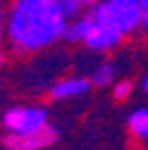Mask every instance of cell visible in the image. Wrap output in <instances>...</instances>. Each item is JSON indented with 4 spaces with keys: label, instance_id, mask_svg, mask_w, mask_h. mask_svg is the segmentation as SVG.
Here are the masks:
<instances>
[{
    "label": "cell",
    "instance_id": "cell-7",
    "mask_svg": "<svg viewBox=\"0 0 148 150\" xmlns=\"http://www.w3.org/2000/svg\"><path fill=\"white\" fill-rule=\"evenodd\" d=\"M127 126L136 141L148 145V107H134L127 117Z\"/></svg>",
    "mask_w": 148,
    "mask_h": 150
},
{
    "label": "cell",
    "instance_id": "cell-6",
    "mask_svg": "<svg viewBox=\"0 0 148 150\" xmlns=\"http://www.w3.org/2000/svg\"><path fill=\"white\" fill-rule=\"evenodd\" d=\"M88 79L93 83V88H107L120 79V69H117V64L112 60H100L88 71Z\"/></svg>",
    "mask_w": 148,
    "mask_h": 150
},
{
    "label": "cell",
    "instance_id": "cell-4",
    "mask_svg": "<svg viewBox=\"0 0 148 150\" xmlns=\"http://www.w3.org/2000/svg\"><path fill=\"white\" fill-rule=\"evenodd\" d=\"M91 88H93V83H91L88 74H67V76H60L58 81L48 86L46 96L53 103H72V100L86 98Z\"/></svg>",
    "mask_w": 148,
    "mask_h": 150
},
{
    "label": "cell",
    "instance_id": "cell-12",
    "mask_svg": "<svg viewBox=\"0 0 148 150\" xmlns=\"http://www.w3.org/2000/svg\"><path fill=\"white\" fill-rule=\"evenodd\" d=\"M141 31L148 33V0L143 3V22H141Z\"/></svg>",
    "mask_w": 148,
    "mask_h": 150
},
{
    "label": "cell",
    "instance_id": "cell-14",
    "mask_svg": "<svg viewBox=\"0 0 148 150\" xmlns=\"http://www.w3.org/2000/svg\"><path fill=\"white\" fill-rule=\"evenodd\" d=\"M139 86H141V91H143V96H148V71L141 76V81H139Z\"/></svg>",
    "mask_w": 148,
    "mask_h": 150
},
{
    "label": "cell",
    "instance_id": "cell-11",
    "mask_svg": "<svg viewBox=\"0 0 148 150\" xmlns=\"http://www.w3.org/2000/svg\"><path fill=\"white\" fill-rule=\"evenodd\" d=\"M5 41V5L0 7V45Z\"/></svg>",
    "mask_w": 148,
    "mask_h": 150
},
{
    "label": "cell",
    "instance_id": "cell-1",
    "mask_svg": "<svg viewBox=\"0 0 148 150\" xmlns=\"http://www.w3.org/2000/svg\"><path fill=\"white\" fill-rule=\"evenodd\" d=\"M69 19L55 0H7L5 41L14 55H38L65 41Z\"/></svg>",
    "mask_w": 148,
    "mask_h": 150
},
{
    "label": "cell",
    "instance_id": "cell-10",
    "mask_svg": "<svg viewBox=\"0 0 148 150\" xmlns=\"http://www.w3.org/2000/svg\"><path fill=\"white\" fill-rule=\"evenodd\" d=\"M117 7H124V10H136V12H143V3L146 0H107Z\"/></svg>",
    "mask_w": 148,
    "mask_h": 150
},
{
    "label": "cell",
    "instance_id": "cell-8",
    "mask_svg": "<svg viewBox=\"0 0 148 150\" xmlns=\"http://www.w3.org/2000/svg\"><path fill=\"white\" fill-rule=\"evenodd\" d=\"M110 88H112V98L115 100H129V98H132V93H134V81L127 79V76H122Z\"/></svg>",
    "mask_w": 148,
    "mask_h": 150
},
{
    "label": "cell",
    "instance_id": "cell-2",
    "mask_svg": "<svg viewBox=\"0 0 148 150\" xmlns=\"http://www.w3.org/2000/svg\"><path fill=\"white\" fill-rule=\"evenodd\" d=\"M65 43L84 45L88 52L107 55L124 43V36L115 31L112 26H107L105 22H100L91 10H86L84 14L69 19L67 31H65Z\"/></svg>",
    "mask_w": 148,
    "mask_h": 150
},
{
    "label": "cell",
    "instance_id": "cell-9",
    "mask_svg": "<svg viewBox=\"0 0 148 150\" xmlns=\"http://www.w3.org/2000/svg\"><path fill=\"white\" fill-rule=\"evenodd\" d=\"M55 5H58V7L65 12L67 19H74V17L84 14V10H81V5L77 3V0H55Z\"/></svg>",
    "mask_w": 148,
    "mask_h": 150
},
{
    "label": "cell",
    "instance_id": "cell-15",
    "mask_svg": "<svg viewBox=\"0 0 148 150\" xmlns=\"http://www.w3.org/2000/svg\"><path fill=\"white\" fill-rule=\"evenodd\" d=\"M3 5H5V0H0V7H3Z\"/></svg>",
    "mask_w": 148,
    "mask_h": 150
},
{
    "label": "cell",
    "instance_id": "cell-13",
    "mask_svg": "<svg viewBox=\"0 0 148 150\" xmlns=\"http://www.w3.org/2000/svg\"><path fill=\"white\" fill-rule=\"evenodd\" d=\"M77 3H79V5H81V10L86 12V10H91V7H96L100 0H77Z\"/></svg>",
    "mask_w": 148,
    "mask_h": 150
},
{
    "label": "cell",
    "instance_id": "cell-5",
    "mask_svg": "<svg viewBox=\"0 0 148 150\" xmlns=\"http://www.w3.org/2000/svg\"><path fill=\"white\" fill-rule=\"evenodd\" d=\"M60 138V131L55 126H48L46 131L38 134H29V136H14V134H5L3 145L7 150H46L50 145H55Z\"/></svg>",
    "mask_w": 148,
    "mask_h": 150
},
{
    "label": "cell",
    "instance_id": "cell-3",
    "mask_svg": "<svg viewBox=\"0 0 148 150\" xmlns=\"http://www.w3.org/2000/svg\"><path fill=\"white\" fill-rule=\"evenodd\" d=\"M50 124V110L38 103H19L3 112V129L14 136H29L46 131Z\"/></svg>",
    "mask_w": 148,
    "mask_h": 150
}]
</instances>
